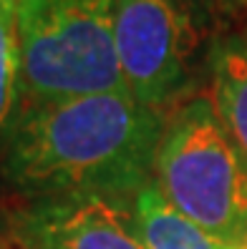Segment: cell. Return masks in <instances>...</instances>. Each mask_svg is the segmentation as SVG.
Instances as JSON below:
<instances>
[{"label":"cell","mask_w":247,"mask_h":249,"mask_svg":"<svg viewBox=\"0 0 247 249\" xmlns=\"http://www.w3.org/2000/svg\"><path fill=\"white\" fill-rule=\"evenodd\" d=\"M116 58L124 89L156 108L182 86L187 28L174 0H116Z\"/></svg>","instance_id":"277c9868"},{"label":"cell","mask_w":247,"mask_h":249,"mask_svg":"<svg viewBox=\"0 0 247 249\" xmlns=\"http://www.w3.org/2000/svg\"><path fill=\"white\" fill-rule=\"evenodd\" d=\"M20 91V55L16 33V0H0V136Z\"/></svg>","instance_id":"ba28073f"},{"label":"cell","mask_w":247,"mask_h":249,"mask_svg":"<svg viewBox=\"0 0 247 249\" xmlns=\"http://www.w3.org/2000/svg\"><path fill=\"white\" fill-rule=\"evenodd\" d=\"M209 66L214 108L247 164V38L217 43Z\"/></svg>","instance_id":"8992f818"},{"label":"cell","mask_w":247,"mask_h":249,"mask_svg":"<svg viewBox=\"0 0 247 249\" xmlns=\"http://www.w3.org/2000/svg\"><path fill=\"white\" fill-rule=\"evenodd\" d=\"M0 249H23L18 242H13L10 237H5L3 231H0Z\"/></svg>","instance_id":"9c48e42d"},{"label":"cell","mask_w":247,"mask_h":249,"mask_svg":"<svg viewBox=\"0 0 247 249\" xmlns=\"http://www.w3.org/2000/svg\"><path fill=\"white\" fill-rule=\"evenodd\" d=\"M0 231L23 249H147L132 201L106 196H46L10 212Z\"/></svg>","instance_id":"5b68a950"},{"label":"cell","mask_w":247,"mask_h":249,"mask_svg":"<svg viewBox=\"0 0 247 249\" xmlns=\"http://www.w3.org/2000/svg\"><path fill=\"white\" fill-rule=\"evenodd\" d=\"M134 222L147 249H232L209 231L190 222L149 181L132 201Z\"/></svg>","instance_id":"52a82bcc"},{"label":"cell","mask_w":247,"mask_h":249,"mask_svg":"<svg viewBox=\"0 0 247 249\" xmlns=\"http://www.w3.org/2000/svg\"><path fill=\"white\" fill-rule=\"evenodd\" d=\"M114 13L116 0H16L23 104L126 91Z\"/></svg>","instance_id":"3957f363"},{"label":"cell","mask_w":247,"mask_h":249,"mask_svg":"<svg viewBox=\"0 0 247 249\" xmlns=\"http://www.w3.org/2000/svg\"><path fill=\"white\" fill-rule=\"evenodd\" d=\"M154 184L190 222L237 249L247 244V164L209 96H197L164 126Z\"/></svg>","instance_id":"7a4b0ae2"},{"label":"cell","mask_w":247,"mask_h":249,"mask_svg":"<svg viewBox=\"0 0 247 249\" xmlns=\"http://www.w3.org/2000/svg\"><path fill=\"white\" fill-rule=\"evenodd\" d=\"M237 249H247V244H242V247H237Z\"/></svg>","instance_id":"30bf717a"},{"label":"cell","mask_w":247,"mask_h":249,"mask_svg":"<svg viewBox=\"0 0 247 249\" xmlns=\"http://www.w3.org/2000/svg\"><path fill=\"white\" fill-rule=\"evenodd\" d=\"M164 124L129 91L25 101L0 136V171L28 199L134 201L152 181Z\"/></svg>","instance_id":"6da1fadb"}]
</instances>
